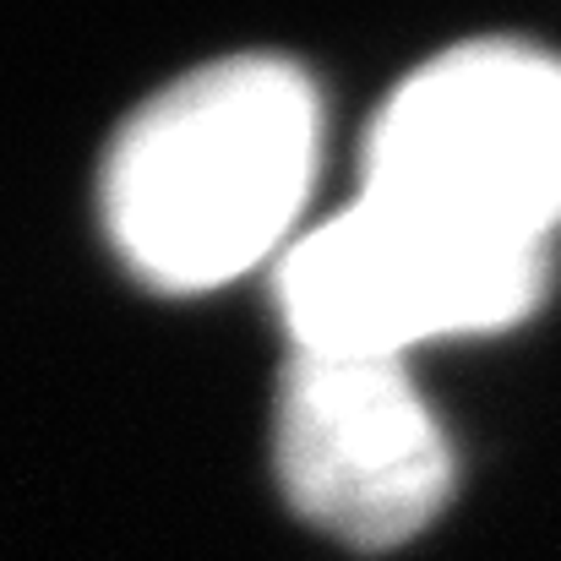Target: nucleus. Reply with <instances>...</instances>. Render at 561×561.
Segmentation results:
<instances>
[{
    "label": "nucleus",
    "instance_id": "2",
    "mask_svg": "<svg viewBox=\"0 0 561 561\" xmlns=\"http://www.w3.org/2000/svg\"><path fill=\"white\" fill-rule=\"evenodd\" d=\"M366 196L551 251L561 229V55L485 38L420 66L376 115Z\"/></svg>",
    "mask_w": 561,
    "mask_h": 561
},
{
    "label": "nucleus",
    "instance_id": "1",
    "mask_svg": "<svg viewBox=\"0 0 561 561\" xmlns=\"http://www.w3.org/2000/svg\"><path fill=\"white\" fill-rule=\"evenodd\" d=\"M322 153L300 66L229 55L153 93L104 159V229L164 295L218 289L284 251Z\"/></svg>",
    "mask_w": 561,
    "mask_h": 561
},
{
    "label": "nucleus",
    "instance_id": "3",
    "mask_svg": "<svg viewBox=\"0 0 561 561\" xmlns=\"http://www.w3.org/2000/svg\"><path fill=\"white\" fill-rule=\"evenodd\" d=\"M546 284V245L491 240L403 202L360 196L284 245L278 311L295 350L403 360L431 339L524 322Z\"/></svg>",
    "mask_w": 561,
    "mask_h": 561
},
{
    "label": "nucleus",
    "instance_id": "4",
    "mask_svg": "<svg viewBox=\"0 0 561 561\" xmlns=\"http://www.w3.org/2000/svg\"><path fill=\"white\" fill-rule=\"evenodd\" d=\"M273 463L295 513L355 551L414 540L453 496V447L392 355L295 350L273 403Z\"/></svg>",
    "mask_w": 561,
    "mask_h": 561
}]
</instances>
